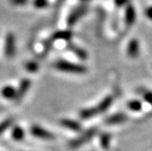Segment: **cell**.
I'll list each match as a JSON object with an SVG mask.
<instances>
[{"mask_svg":"<svg viewBox=\"0 0 152 151\" xmlns=\"http://www.w3.org/2000/svg\"><path fill=\"white\" fill-rule=\"evenodd\" d=\"M14 123V118L13 117H8L3 120L2 122H0V135H2Z\"/></svg>","mask_w":152,"mask_h":151,"instance_id":"e0dca14e","label":"cell"},{"mask_svg":"<svg viewBox=\"0 0 152 151\" xmlns=\"http://www.w3.org/2000/svg\"><path fill=\"white\" fill-rule=\"evenodd\" d=\"M67 47H68V49H69L70 51H72L77 58H79L80 59H82V60H86L87 59V58H88V53L86 52V50H84L83 48H81V47L74 45L73 43H69V44H68L67 45Z\"/></svg>","mask_w":152,"mask_h":151,"instance_id":"7c38bea8","label":"cell"},{"mask_svg":"<svg viewBox=\"0 0 152 151\" xmlns=\"http://www.w3.org/2000/svg\"><path fill=\"white\" fill-rule=\"evenodd\" d=\"M60 125L67 129H70L75 132H78L81 130V125L76 120L69 118H63L60 120Z\"/></svg>","mask_w":152,"mask_h":151,"instance_id":"30bf717a","label":"cell"},{"mask_svg":"<svg viewBox=\"0 0 152 151\" xmlns=\"http://www.w3.org/2000/svg\"><path fill=\"white\" fill-rule=\"evenodd\" d=\"M12 138L14 140H17V141H20L24 139L25 136V131L22 128L17 126L13 128V131H12Z\"/></svg>","mask_w":152,"mask_h":151,"instance_id":"2e32d148","label":"cell"},{"mask_svg":"<svg viewBox=\"0 0 152 151\" xmlns=\"http://www.w3.org/2000/svg\"><path fill=\"white\" fill-rule=\"evenodd\" d=\"M30 132L34 136H36V138H37V139H40L52 140V139H55L54 134H52L51 132H49L46 128L40 127V126H37V125L32 126L31 129H30Z\"/></svg>","mask_w":152,"mask_h":151,"instance_id":"277c9868","label":"cell"},{"mask_svg":"<svg viewBox=\"0 0 152 151\" xmlns=\"http://www.w3.org/2000/svg\"><path fill=\"white\" fill-rule=\"evenodd\" d=\"M112 103H113V98L111 96H107V97L104 98L98 105L95 106L96 111H98V114L106 112L109 108V107L112 105Z\"/></svg>","mask_w":152,"mask_h":151,"instance_id":"ba28073f","label":"cell"},{"mask_svg":"<svg viewBox=\"0 0 152 151\" xmlns=\"http://www.w3.org/2000/svg\"><path fill=\"white\" fill-rule=\"evenodd\" d=\"M64 0H58V2H57V5H58V4H60L61 2H63Z\"/></svg>","mask_w":152,"mask_h":151,"instance_id":"484cf974","label":"cell"},{"mask_svg":"<svg viewBox=\"0 0 152 151\" xmlns=\"http://www.w3.org/2000/svg\"><path fill=\"white\" fill-rule=\"evenodd\" d=\"M128 107L130 109V110L135 111V112L140 111L141 108H142V103L140 100H137V99L130 100L128 103Z\"/></svg>","mask_w":152,"mask_h":151,"instance_id":"d6986e66","label":"cell"},{"mask_svg":"<svg viewBox=\"0 0 152 151\" xmlns=\"http://www.w3.org/2000/svg\"><path fill=\"white\" fill-rule=\"evenodd\" d=\"M1 94L6 99H15L17 96V90L12 86H5L1 90Z\"/></svg>","mask_w":152,"mask_h":151,"instance_id":"4fadbf2b","label":"cell"},{"mask_svg":"<svg viewBox=\"0 0 152 151\" xmlns=\"http://www.w3.org/2000/svg\"><path fill=\"white\" fill-rule=\"evenodd\" d=\"M30 87H31V81L28 78H24V79H22L21 82H20L19 88L17 90V96H16L15 100L17 102H19L25 97L26 93L28 91V89H29Z\"/></svg>","mask_w":152,"mask_h":151,"instance_id":"8992f818","label":"cell"},{"mask_svg":"<svg viewBox=\"0 0 152 151\" xmlns=\"http://www.w3.org/2000/svg\"><path fill=\"white\" fill-rule=\"evenodd\" d=\"M54 66L57 68L58 70H60L65 73H71V74H85L88 71V68L77 63L69 62L66 60H58L55 62Z\"/></svg>","mask_w":152,"mask_h":151,"instance_id":"6da1fadb","label":"cell"},{"mask_svg":"<svg viewBox=\"0 0 152 151\" xmlns=\"http://www.w3.org/2000/svg\"><path fill=\"white\" fill-rule=\"evenodd\" d=\"M82 1H88V0H82Z\"/></svg>","mask_w":152,"mask_h":151,"instance_id":"4316f807","label":"cell"},{"mask_svg":"<svg viewBox=\"0 0 152 151\" xmlns=\"http://www.w3.org/2000/svg\"><path fill=\"white\" fill-rule=\"evenodd\" d=\"M88 11V7L85 5H81V6H77L76 8H74L70 14L68 16L67 19H66V23L69 26H72L74 25H76L77 23V21L85 15Z\"/></svg>","mask_w":152,"mask_h":151,"instance_id":"3957f363","label":"cell"},{"mask_svg":"<svg viewBox=\"0 0 152 151\" xmlns=\"http://www.w3.org/2000/svg\"><path fill=\"white\" fill-rule=\"evenodd\" d=\"M128 117L124 113H116L114 115L109 116L106 118L105 123L108 126H114V125H119L122 124L125 121H127Z\"/></svg>","mask_w":152,"mask_h":151,"instance_id":"52a82bcc","label":"cell"},{"mask_svg":"<svg viewBox=\"0 0 152 151\" xmlns=\"http://www.w3.org/2000/svg\"><path fill=\"white\" fill-rule=\"evenodd\" d=\"M136 20V10L132 5H129L125 10V23L127 26H132Z\"/></svg>","mask_w":152,"mask_h":151,"instance_id":"8fae6325","label":"cell"},{"mask_svg":"<svg viewBox=\"0 0 152 151\" xmlns=\"http://www.w3.org/2000/svg\"><path fill=\"white\" fill-rule=\"evenodd\" d=\"M145 14H146V17H147L148 19L152 20V6L149 7H148V8L146 9Z\"/></svg>","mask_w":152,"mask_h":151,"instance_id":"cb8c5ba5","label":"cell"},{"mask_svg":"<svg viewBox=\"0 0 152 151\" xmlns=\"http://www.w3.org/2000/svg\"><path fill=\"white\" fill-rule=\"evenodd\" d=\"M72 37V32L69 30H61L58 31L52 36V39H63V40H69Z\"/></svg>","mask_w":152,"mask_h":151,"instance_id":"9a60e30c","label":"cell"},{"mask_svg":"<svg viewBox=\"0 0 152 151\" xmlns=\"http://www.w3.org/2000/svg\"><path fill=\"white\" fill-rule=\"evenodd\" d=\"M114 1H115L116 6L120 7H123L124 5H125L128 2V0H114Z\"/></svg>","mask_w":152,"mask_h":151,"instance_id":"d4e9b609","label":"cell"},{"mask_svg":"<svg viewBox=\"0 0 152 151\" xmlns=\"http://www.w3.org/2000/svg\"><path fill=\"white\" fill-rule=\"evenodd\" d=\"M96 132V129H95V128H90V129H88L85 132H83L79 136H77L76 139L72 140L69 143L70 147L77 148V147L83 146L84 144H86L87 142H88L93 138V136H95Z\"/></svg>","mask_w":152,"mask_h":151,"instance_id":"7a4b0ae2","label":"cell"},{"mask_svg":"<svg viewBox=\"0 0 152 151\" xmlns=\"http://www.w3.org/2000/svg\"><path fill=\"white\" fill-rule=\"evenodd\" d=\"M99 141H100V145L103 148L107 149L110 146V142H111V136L107 133H104L100 136V139H99Z\"/></svg>","mask_w":152,"mask_h":151,"instance_id":"ac0fdd59","label":"cell"},{"mask_svg":"<svg viewBox=\"0 0 152 151\" xmlns=\"http://www.w3.org/2000/svg\"><path fill=\"white\" fill-rule=\"evenodd\" d=\"M48 3V0H34V6L37 8H45Z\"/></svg>","mask_w":152,"mask_h":151,"instance_id":"44dd1931","label":"cell"},{"mask_svg":"<svg viewBox=\"0 0 152 151\" xmlns=\"http://www.w3.org/2000/svg\"><path fill=\"white\" fill-rule=\"evenodd\" d=\"M16 53V38L13 33H7L5 40V54L7 58H12Z\"/></svg>","mask_w":152,"mask_h":151,"instance_id":"5b68a950","label":"cell"},{"mask_svg":"<svg viewBox=\"0 0 152 151\" xmlns=\"http://www.w3.org/2000/svg\"><path fill=\"white\" fill-rule=\"evenodd\" d=\"M140 43L137 39H131L128 45V55L131 58H136L140 54Z\"/></svg>","mask_w":152,"mask_h":151,"instance_id":"9c48e42d","label":"cell"},{"mask_svg":"<svg viewBox=\"0 0 152 151\" xmlns=\"http://www.w3.org/2000/svg\"><path fill=\"white\" fill-rule=\"evenodd\" d=\"M143 98H144V100L147 103L152 105V91H146V92H144Z\"/></svg>","mask_w":152,"mask_h":151,"instance_id":"7402d4cb","label":"cell"},{"mask_svg":"<svg viewBox=\"0 0 152 151\" xmlns=\"http://www.w3.org/2000/svg\"><path fill=\"white\" fill-rule=\"evenodd\" d=\"M10 2L15 6H24L27 3V0H10Z\"/></svg>","mask_w":152,"mask_h":151,"instance_id":"603a6c76","label":"cell"},{"mask_svg":"<svg viewBox=\"0 0 152 151\" xmlns=\"http://www.w3.org/2000/svg\"><path fill=\"white\" fill-rule=\"evenodd\" d=\"M26 69L28 71L29 73H36L38 69H39V66L36 61H28L26 62L25 65Z\"/></svg>","mask_w":152,"mask_h":151,"instance_id":"ffe728a7","label":"cell"},{"mask_svg":"<svg viewBox=\"0 0 152 151\" xmlns=\"http://www.w3.org/2000/svg\"><path fill=\"white\" fill-rule=\"evenodd\" d=\"M96 115H99V114H98V111H96L95 107L84 108L79 112V116L82 119H89V118L96 117Z\"/></svg>","mask_w":152,"mask_h":151,"instance_id":"5bb4252c","label":"cell"}]
</instances>
